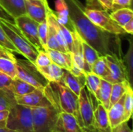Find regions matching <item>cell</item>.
<instances>
[{"label":"cell","mask_w":133,"mask_h":132,"mask_svg":"<svg viewBox=\"0 0 133 132\" xmlns=\"http://www.w3.org/2000/svg\"><path fill=\"white\" fill-rule=\"evenodd\" d=\"M93 96L87 89L83 86L78 96L79 109L80 117L83 121V128L93 129L94 128V105L93 100Z\"/></svg>","instance_id":"obj_9"},{"label":"cell","mask_w":133,"mask_h":132,"mask_svg":"<svg viewBox=\"0 0 133 132\" xmlns=\"http://www.w3.org/2000/svg\"><path fill=\"white\" fill-rule=\"evenodd\" d=\"M124 99L125 94L121 99L110 107L108 110V116L111 129L125 122V110H124Z\"/></svg>","instance_id":"obj_16"},{"label":"cell","mask_w":133,"mask_h":132,"mask_svg":"<svg viewBox=\"0 0 133 132\" xmlns=\"http://www.w3.org/2000/svg\"><path fill=\"white\" fill-rule=\"evenodd\" d=\"M84 12L89 19L105 32L115 35H125L123 27L118 24L110 16L108 11L104 9H93L84 8Z\"/></svg>","instance_id":"obj_7"},{"label":"cell","mask_w":133,"mask_h":132,"mask_svg":"<svg viewBox=\"0 0 133 132\" xmlns=\"http://www.w3.org/2000/svg\"><path fill=\"white\" fill-rule=\"evenodd\" d=\"M69 16L80 37L92 46L101 56L115 54L123 57L119 35L104 31L94 24L84 12V6L79 0H65Z\"/></svg>","instance_id":"obj_1"},{"label":"cell","mask_w":133,"mask_h":132,"mask_svg":"<svg viewBox=\"0 0 133 132\" xmlns=\"http://www.w3.org/2000/svg\"><path fill=\"white\" fill-rule=\"evenodd\" d=\"M52 132H83V128L73 115L60 112Z\"/></svg>","instance_id":"obj_13"},{"label":"cell","mask_w":133,"mask_h":132,"mask_svg":"<svg viewBox=\"0 0 133 132\" xmlns=\"http://www.w3.org/2000/svg\"><path fill=\"white\" fill-rule=\"evenodd\" d=\"M132 0H113L112 10H116L121 8H130Z\"/></svg>","instance_id":"obj_37"},{"label":"cell","mask_w":133,"mask_h":132,"mask_svg":"<svg viewBox=\"0 0 133 132\" xmlns=\"http://www.w3.org/2000/svg\"><path fill=\"white\" fill-rule=\"evenodd\" d=\"M9 110H0V128H6Z\"/></svg>","instance_id":"obj_42"},{"label":"cell","mask_w":133,"mask_h":132,"mask_svg":"<svg viewBox=\"0 0 133 132\" xmlns=\"http://www.w3.org/2000/svg\"><path fill=\"white\" fill-rule=\"evenodd\" d=\"M110 16L118 24L123 26L133 19V11L131 8H121L112 11Z\"/></svg>","instance_id":"obj_26"},{"label":"cell","mask_w":133,"mask_h":132,"mask_svg":"<svg viewBox=\"0 0 133 132\" xmlns=\"http://www.w3.org/2000/svg\"><path fill=\"white\" fill-rule=\"evenodd\" d=\"M0 19L15 24V19L0 5Z\"/></svg>","instance_id":"obj_40"},{"label":"cell","mask_w":133,"mask_h":132,"mask_svg":"<svg viewBox=\"0 0 133 132\" xmlns=\"http://www.w3.org/2000/svg\"><path fill=\"white\" fill-rule=\"evenodd\" d=\"M0 48L5 50V51H8L9 52H12V53L16 52L18 54L16 47L12 45L11 41L9 40V39L8 38V37L5 33L1 25H0Z\"/></svg>","instance_id":"obj_36"},{"label":"cell","mask_w":133,"mask_h":132,"mask_svg":"<svg viewBox=\"0 0 133 132\" xmlns=\"http://www.w3.org/2000/svg\"><path fill=\"white\" fill-rule=\"evenodd\" d=\"M130 82L126 80L122 82H118L112 84L111 92V98H110V107L117 103L121 97L125 93L127 86Z\"/></svg>","instance_id":"obj_28"},{"label":"cell","mask_w":133,"mask_h":132,"mask_svg":"<svg viewBox=\"0 0 133 132\" xmlns=\"http://www.w3.org/2000/svg\"><path fill=\"white\" fill-rule=\"evenodd\" d=\"M86 8L93 9H104L105 11L112 10L113 0H86Z\"/></svg>","instance_id":"obj_33"},{"label":"cell","mask_w":133,"mask_h":132,"mask_svg":"<svg viewBox=\"0 0 133 132\" xmlns=\"http://www.w3.org/2000/svg\"><path fill=\"white\" fill-rule=\"evenodd\" d=\"M111 132H132V131L129 128L128 122L125 121V122L122 123L121 124H119L118 126L113 128Z\"/></svg>","instance_id":"obj_41"},{"label":"cell","mask_w":133,"mask_h":132,"mask_svg":"<svg viewBox=\"0 0 133 132\" xmlns=\"http://www.w3.org/2000/svg\"><path fill=\"white\" fill-rule=\"evenodd\" d=\"M0 25L12 45L16 47L18 54H22L26 59L34 63L37 55V51L25 38L17 26L13 23L2 19H0Z\"/></svg>","instance_id":"obj_3"},{"label":"cell","mask_w":133,"mask_h":132,"mask_svg":"<svg viewBox=\"0 0 133 132\" xmlns=\"http://www.w3.org/2000/svg\"><path fill=\"white\" fill-rule=\"evenodd\" d=\"M37 68L48 82H61L65 70L54 63H51L48 66Z\"/></svg>","instance_id":"obj_23"},{"label":"cell","mask_w":133,"mask_h":132,"mask_svg":"<svg viewBox=\"0 0 133 132\" xmlns=\"http://www.w3.org/2000/svg\"><path fill=\"white\" fill-rule=\"evenodd\" d=\"M101 81V78L94 74L93 72L85 73V86L87 87L88 91L94 96L98 91Z\"/></svg>","instance_id":"obj_31"},{"label":"cell","mask_w":133,"mask_h":132,"mask_svg":"<svg viewBox=\"0 0 133 132\" xmlns=\"http://www.w3.org/2000/svg\"><path fill=\"white\" fill-rule=\"evenodd\" d=\"M72 51L71 54L72 57L73 61L81 68L83 70L84 68V58L83 54V39L78 34L76 30L72 33Z\"/></svg>","instance_id":"obj_18"},{"label":"cell","mask_w":133,"mask_h":132,"mask_svg":"<svg viewBox=\"0 0 133 132\" xmlns=\"http://www.w3.org/2000/svg\"><path fill=\"white\" fill-rule=\"evenodd\" d=\"M94 128L97 132H111L108 110L98 103L94 111Z\"/></svg>","instance_id":"obj_14"},{"label":"cell","mask_w":133,"mask_h":132,"mask_svg":"<svg viewBox=\"0 0 133 132\" xmlns=\"http://www.w3.org/2000/svg\"><path fill=\"white\" fill-rule=\"evenodd\" d=\"M0 57H4V58H12V59H16L14 54L12 52H9L8 51L3 50L2 48H0Z\"/></svg>","instance_id":"obj_44"},{"label":"cell","mask_w":133,"mask_h":132,"mask_svg":"<svg viewBox=\"0 0 133 132\" xmlns=\"http://www.w3.org/2000/svg\"><path fill=\"white\" fill-rule=\"evenodd\" d=\"M26 14L38 23L47 20L51 9L47 0H25Z\"/></svg>","instance_id":"obj_11"},{"label":"cell","mask_w":133,"mask_h":132,"mask_svg":"<svg viewBox=\"0 0 133 132\" xmlns=\"http://www.w3.org/2000/svg\"><path fill=\"white\" fill-rule=\"evenodd\" d=\"M0 132H18L12 129H9L8 128H0Z\"/></svg>","instance_id":"obj_45"},{"label":"cell","mask_w":133,"mask_h":132,"mask_svg":"<svg viewBox=\"0 0 133 132\" xmlns=\"http://www.w3.org/2000/svg\"><path fill=\"white\" fill-rule=\"evenodd\" d=\"M133 110V90L132 85L129 83L125 93L124 99V110H125V121L128 122L132 115Z\"/></svg>","instance_id":"obj_30"},{"label":"cell","mask_w":133,"mask_h":132,"mask_svg":"<svg viewBox=\"0 0 133 132\" xmlns=\"http://www.w3.org/2000/svg\"><path fill=\"white\" fill-rule=\"evenodd\" d=\"M0 5L14 19L26 14L25 0H0Z\"/></svg>","instance_id":"obj_20"},{"label":"cell","mask_w":133,"mask_h":132,"mask_svg":"<svg viewBox=\"0 0 133 132\" xmlns=\"http://www.w3.org/2000/svg\"><path fill=\"white\" fill-rule=\"evenodd\" d=\"M6 128L18 132H34L31 107L16 104L9 110Z\"/></svg>","instance_id":"obj_5"},{"label":"cell","mask_w":133,"mask_h":132,"mask_svg":"<svg viewBox=\"0 0 133 132\" xmlns=\"http://www.w3.org/2000/svg\"><path fill=\"white\" fill-rule=\"evenodd\" d=\"M83 54L84 58V68L83 72L85 73L91 72V68L94 61L101 56L99 53L89 44L83 40Z\"/></svg>","instance_id":"obj_22"},{"label":"cell","mask_w":133,"mask_h":132,"mask_svg":"<svg viewBox=\"0 0 133 132\" xmlns=\"http://www.w3.org/2000/svg\"><path fill=\"white\" fill-rule=\"evenodd\" d=\"M16 59L0 57V72L5 74L11 79L16 77Z\"/></svg>","instance_id":"obj_27"},{"label":"cell","mask_w":133,"mask_h":132,"mask_svg":"<svg viewBox=\"0 0 133 132\" xmlns=\"http://www.w3.org/2000/svg\"><path fill=\"white\" fill-rule=\"evenodd\" d=\"M83 132H97L94 128L93 129H87V128H83Z\"/></svg>","instance_id":"obj_46"},{"label":"cell","mask_w":133,"mask_h":132,"mask_svg":"<svg viewBox=\"0 0 133 132\" xmlns=\"http://www.w3.org/2000/svg\"><path fill=\"white\" fill-rule=\"evenodd\" d=\"M55 10L54 11V13L58 23L62 24L65 27H66L71 33L74 32L76 29L73 23L70 19L69 9L65 1L56 0L55 2Z\"/></svg>","instance_id":"obj_15"},{"label":"cell","mask_w":133,"mask_h":132,"mask_svg":"<svg viewBox=\"0 0 133 132\" xmlns=\"http://www.w3.org/2000/svg\"><path fill=\"white\" fill-rule=\"evenodd\" d=\"M44 93L59 113L65 112L73 115L79 124L83 128L77 95L61 82H49L48 85L44 89Z\"/></svg>","instance_id":"obj_2"},{"label":"cell","mask_w":133,"mask_h":132,"mask_svg":"<svg viewBox=\"0 0 133 132\" xmlns=\"http://www.w3.org/2000/svg\"><path fill=\"white\" fill-rule=\"evenodd\" d=\"M124 30L126 32V33L132 34L133 33V19L129 20L128 23H126L123 26Z\"/></svg>","instance_id":"obj_43"},{"label":"cell","mask_w":133,"mask_h":132,"mask_svg":"<svg viewBox=\"0 0 133 132\" xmlns=\"http://www.w3.org/2000/svg\"><path fill=\"white\" fill-rule=\"evenodd\" d=\"M91 72L98 75L103 79H105L109 74V69L105 60L104 56H100L93 64L91 68Z\"/></svg>","instance_id":"obj_29"},{"label":"cell","mask_w":133,"mask_h":132,"mask_svg":"<svg viewBox=\"0 0 133 132\" xmlns=\"http://www.w3.org/2000/svg\"><path fill=\"white\" fill-rule=\"evenodd\" d=\"M37 33L38 37L41 41V44L44 51L47 49V42H48V25L47 20L38 23L37 26Z\"/></svg>","instance_id":"obj_34"},{"label":"cell","mask_w":133,"mask_h":132,"mask_svg":"<svg viewBox=\"0 0 133 132\" xmlns=\"http://www.w3.org/2000/svg\"><path fill=\"white\" fill-rule=\"evenodd\" d=\"M61 82H62L76 95L79 96L81 89L85 86V78H79L72 74L69 70L65 69Z\"/></svg>","instance_id":"obj_17"},{"label":"cell","mask_w":133,"mask_h":132,"mask_svg":"<svg viewBox=\"0 0 133 132\" xmlns=\"http://www.w3.org/2000/svg\"><path fill=\"white\" fill-rule=\"evenodd\" d=\"M34 132H52L59 111L54 107H31Z\"/></svg>","instance_id":"obj_6"},{"label":"cell","mask_w":133,"mask_h":132,"mask_svg":"<svg viewBox=\"0 0 133 132\" xmlns=\"http://www.w3.org/2000/svg\"><path fill=\"white\" fill-rule=\"evenodd\" d=\"M129 47L127 51V53L123 56V61L128 74V80L132 85L133 79V40L132 39L129 40Z\"/></svg>","instance_id":"obj_32"},{"label":"cell","mask_w":133,"mask_h":132,"mask_svg":"<svg viewBox=\"0 0 133 132\" xmlns=\"http://www.w3.org/2000/svg\"><path fill=\"white\" fill-rule=\"evenodd\" d=\"M17 104L29 107H49L52 104L48 100L43 91L36 89L34 91L21 96H16Z\"/></svg>","instance_id":"obj_12"},{"label":"cell","mask_w":133,"mask_h":132,"mask_svg":"<svg viewBox=\"0 0 133 132\" xmlns=\"http://www.w3.org/2000/svg\"><path fill=\"white\" fill-rule=\"evenodd\" d=\"M16 65L18 79L44 92L49 82L42 75L33 62L27 59H16Z\"/></svg>","instance_id":"obj_4"},{"label":"cell","mask_w":133,"mask_h":132,"mask_svg":"<svg viewBox=\"0 0 133 132\" xmlns=\"http://www.w3.org/2000/svg\"><path fill=\"white\" fill-rule=\"evenodd\" d=\"M9 89L13 93L15 96H21L34 91L36 88H34L29 83L16 77L12 79Z\"/></svg>","instance_id":"obj_24"},{"label":"cell","mask_w":133,"mask_h":132,"mask_svg":"<svg viewBox=\"0 0 133 132\" xmlns=\"http://www.w3.org/2000/svg\"><path fill=\"white\" fill-rule=\"evenodd\" d=\"M12 79L10 77L6 75L5 74L0 72V89H9L10 84L12 82Z\"/></svg>","instance_id":"obj_39"},{"label":"cell","mask_w":133,"mask_h":132,"mask_svg":"<svg viewBox=\"0 0 133 132\" xmlns=\"http://www.w3.org/2000/svg\"><path fill=\"white\" fill-rule=\"evenodd\" d=\"M51 62L65 70H69L72 62V57L69 52H62L56 50L47 49Z\"/></svg>","instance_id":"obj_19"},{"label":"cell","mask_w":133,"mask_h":132,"mask_svg":"<svg viewBox=\"0 0 133 132\" xmlns=\"http://www.w3.org/2000/svg\"><path fill=\"white\" fill-rule=\"evenodd\" d=\"M104 58L109 69V74L104 80L111 84L128 80V74L123 61V57L115 54H106Z\"/></svg>","instance_id":"obj_10"},{"label":"cell","mask_w":133,"mask_h":132,"mask_svg":"<svg viewBox=\"0 0 133 132\" xmlns=\"http://www.w3.org/2000/svg\"><path fill=\"white\" fill-rule=\"evenodd\" d=\"M72 74H73L74 75L79 77V78H85V72H83V69H81L72 60V65L70 66V68L69 70Z\"/></svg>","instance_id":"obj_38"},{"label":"cell","mask_w":133,"mask_h":132,"mask_svg":"<svg viewBox=\"0 0 133 132\" xmlns=\"http://www.w3.org/2000/svg\"><path fill=\"white\" fill-rule=\"evenodd\" d=\"M16 104V96L9 89H0V110H9Z\"/></svg>","instance_id":"obj_25"},{"label":"cell","mask_w":133,"mask_h":132,"mask_svg":"<svg viewBox=\"0 0 133 132\" xmlns=\"http://www.w3.org/2000/svg\"><path fill=\"white\" fill-rule=\"evenodd\" d=\"M112 84L103 79H101L100 87L95 96L97 102L100 103L107 110L110 108V98Z\"/></svg>","instance_id":"obj_21"},{"label":"cell","mask_w":133,"mask_h":132,"mask_svg":"<svg viewBox=\"0 0 133 132\" xmlns=\"http://www.w3.org/2000/svg\"><path fill=\"white\" fill-rule=\"evenodd\" d=\"M15 25L37 51L44 50L37 33L38 23L24 14L15 18Z\"/></svg>","instance_id":"obj_8"},{"label":"cell","mask_w":133,"mask_h":132,"mask_svg":"<svg viewBox=\"0 0 133 132\" xmlns=\"http://www.w3.org/2000/svg\"><path fill=\"white\" fill-rule=\"evenodd\" d=\"M51 60L48 54V52L44 50H41L37 51V58L34 61V65L37 68H42L49 65L51 64Z\"/></svg>","instance_id":"obj_35"}]
</instances>
